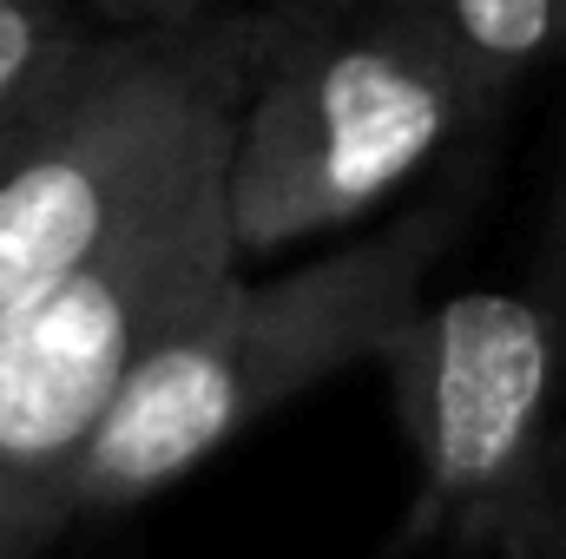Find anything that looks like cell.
I'll return each instance as SVG.
<instances>
[{
    "label": "cell",
    "mask_w": 566,
    "mask_h": 559,
    "mask_svg": "<svg viewBox=\"0 0 566 559\" xmlns=\"http://www.w3.org/2000/svg\"><path fill=\"white\" fill-rule=\"evenodd\" d=\"M461 211L468 191H441L303 271L264 283L231 271L126 376L99 428L33 500L20 553L73 520L119 514L178 487L290 395L329 382L336 369L376 362L422 303V283L461 231Z\"/></svg>",
    "instance_id": "obj_1"
},
{
    "label": "cell",
    "mask_w": 566,
    "mask_h": 559,
    "mask_svg": "<svg viewBox=\"0 0 566 559\" xmlns=\"http://www.w3.org/2000/svg\"><path fill=\"white\" fill-rule=\"evenodd\" d=\"M488 119L396 0H356L349 13L290 7L224 145L238 264L376 218Z\"/></svg>",
    "instance_id": "obj_2"
},
{
    "label": "cell",
    "mask_w": 566,
    "mask_h": 559,
    "mask_svg": "<svg viewBox=\"0 0 566 559\" xmlns=\"http://www.w3.org/2000/svg\"><path fill=\"white\" fill-rule=\"evenodd\" d=\"M231 113L185 145L113 238L0 309V559H27L20 527L33 500L80 454L158 336L244 271L224 218Z\"/></svg>",
    "instance_id": "obj_3"
},
{
    "label": "cell",
    "mask_w": 566,
    "mask_h": 559,
    "mask_svg": "<svg viewBox=\"0 0 566 559\" xmlns=\"http://www.w3.org/2000/svg\"><path fill=\"white\" fill-rule=\"evenodd\" d=\"M277 33L264 20H185L86 40L0 133V309L113 238L151 184L231 113Z\"/></svg>",
    "instance_id": "obj_4"
},
{
    "label": "cell",
    "mask_w": 566,
    "mask_h": 559,
    "mask_svg": "<svg viewBox=\"0 0 566 559\" xmlns=\"http://www.w3.org/2000/svg\"><path fill=\"white\" fill-rule=\"evenodd\" d=\"M376 362L416 447V507L382 559L434 540L527 559L566 461V303L547 289H454L416 303Z\"/></svg>",
    "instance_id": "obj_5"
},
{
    "label": "cell",
    "mask_w": 566,
    "mask_h": 559,
    "mask_svg": "<svg viewBox=\"0 0 566 559\" xmlns=\"http://www.w3.org/2000/svg\"><path fill=\"white\" fill-rule=\"evenodd\" d=\"M396 7L441 46V60L488 113H501L507 93L547 53H560V0H396Z\"/></svg>",
    "instance_id": "obj_6"
},
{
    "label": "cell",
    "mask_w": 566,
    "mask_h": 559,
    "mask_svg": "<svg viewBox=\"0 0 566 559\" xmlns=\"http://www.w3.org/2000/svg\"><path fill=\"white\" fill-rule=\"evenodd\" d=\"M86 27L66 0H0V133L66 73Z\"/></svg>",
    "instance_id": "obj_7"
},
{
    "label": "cell",
    "mask_w": 566,
    "mask_h": 559,
    "mask_svg": "<svg viewBox=\"0 0 566 559\" xmlns=\"http://www.w3.org/2000/svg\"><path fill=\"white\" fill-rule=\"evenodd\" d=\"M93 7L119 27H185V20H205L211 0H93Z\"/></svg>",
    "instance_id": "obj_8"
},
{
    "label": "cell",
    "mask_w": 566,
    "mask_h": 559,
    "mask_svg": "<svg viewBox=\"0 0 566 559\" xmlns=\"http://www.w3.org/2000/svg\"><path fill=\"white\" fill-rule=\"evenodd\" d=\"M527 559H566V461H560V474H554V500H547V520H541Z\"/></svg>",
    "instance_id": "obj_9"
},
{
    "label": "cell",
    "mask_w": 566,
    "mask_h": 559,
    "mask_svg": "<svg viewBox=\"0 0 566 559\" xmlns=\"http://www.w3.org/2000/svg\"><path fill=\"white\" fill-rule=\"evenodd\" d=\"M283 7H296V13H349L356 0H283Z\"/></svg>",
    "instance_id": "obj_10"
},
{
    "label": "cell",
    "mask_w": 566,
    "mask_h": 559,
    "mask_svg": "<svg viewBox=\"0 0 566 559\" xmlns=\"http://www.w3.org/2000/svg\"><path fill=\"white\" fill-rule=\"evenodd\" d=\"M560 46H566V0H560Z\"/></svg>",
    "instance_id": "obj_11"
}]
</instances>
